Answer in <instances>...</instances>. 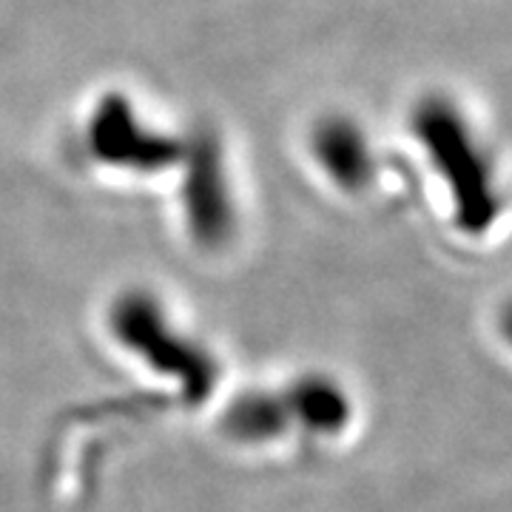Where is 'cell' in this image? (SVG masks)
<instances>
[{"label":"cell","instance_id":"7","mask_svg":"<svg viewBox=\"0 0 512 512\" xmlns=\"http://www.w3.org/2000/svg\"><path fill=\"white\" fill-rule=\"evenodd\" d=\"M291 424L288 407L282 393H265V390H248L237 396L225 407L222 427L231 439L245 444H262V441L279 439Z\"/></svg>","mask_w":512,"mask_h":512},{"label":"cell","instance_id":"3","mask_svg":"<svg viewBox=\"0 0 512 512\" xmlns=\"http://www.w3.org/2000/svg\"><path fill=\"white\" fill-rule=\"evenodd\" d=\"M86 143L100 165L134 171V174H160L183 160L185 143L143 126L134 103L123 92H109L97 100L86 128Z\"/></svg>","mask_w":512,"mask_h":512},{"label":"cell","instance_id":"4","mask_svg":"<svg viewBox=\"0 0 512 512\" xmlns=\"http://www.w3.org/2000/svg\"><path fill=\"white\" fill-rule=\"evenodd\" d=\"M183 217L188 237L200 248H222L234 237L237 211L228 185L220 140L211 131L194 134L183 151Z\"/></svg>","mask_w":512,"mask_h":512},{"label":"cell","instance_id":"5","mask_svg":"<svg viewBox=\"0 0 512 512\" xmlns=\"http://www.w3.org/2000/svg\"><path fill=\"white\" fill-rule=\"evenodd\" d=\"M313 157L319 168L328 174L333 185L342 191H365L373 180V151L365 131L350 117H325L313 126L311 134Z\"/></svg>","mask_w":512,"mask_h":512},{"label":"cell","instance_id":"1","mask_svg":"<svg viewBox=\"0 0 512 512\" xmlns=\"http://www.w3.org/2000/svg\"><path fill=\"white\" fill-rule=\"evenodd\" d=\"M410 128L450 191L458 228L470 237L487 234L501 214V194L464 114L447 97L430 94L410 114Z\"/></svg>","mask_w":512,"mask_h":512},{"label":"cell","instance_id":"2","mask_svg":"<svg viewBox=\"0 0 512 512\" xmlns=\"http://www.w3.org/2000/svg\"><path fill=\"white\" fill-rule=\"evenodd\" d=\"M109 328L114 339L154 373L180 384L188 404H202L214 393L220 379L217 359L168 322L154 293L140 288L120 293L109 311Z\"/></svg>","mask_w":512,"mask_h":512},{"label":"cell","instance_id":"6","mask_svg":"<svg viewBox=\"0 0 512 512\" xmlns=\"http://www.w3.org/2000/svg\"><path fill=\"white\" fill-rule=\"evenodd\" d=\"M282 399H285L291 421L308 427L313 433H322V436H333V433L345 430L350 413H353L350 396L342 390V384L325 373L299 376L282 393Z\"/></svg>","mask_w":512,"mask_h":512}]
</instances>
